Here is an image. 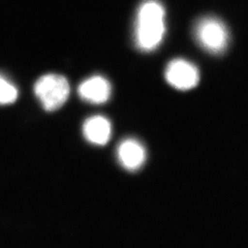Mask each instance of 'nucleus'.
Here are the masks:
<instances>
[{
    "mask_svg": "<svg viewBox=\"0 0 248 248\" xmlns=\"http://www.w3.org/2000/svg\"><path fill=\"white\" fill-rule=\"evenodd\" d=\"M166 32L165 9L156 0H147L139 8L135 24V45L142 52H152L162 43Z\"/></svg>",
    "mask_w": 248,
    "mask_h": 248,
    "instance_id": "obj_1",
    "label": "nucleus"
},
{
    "mask_svg": "<svg viewBox=\"0 0 248 248\" xmlns=\"http://www.w3.org/2000/svg\"><path fill=\"white\" fill-rule=\"evenodd\" d=\"M34 92L45 110L54 111L66 102L70 94V86L61 75L47 74L37 80Z\"/></svg>",
    "mask_w": 248,
    "mask_h": 248,
    "instance_id": "obj_2",
    "label": "nucleus"
},
{
    "mask_svg": "<svg viewBox=\"0 0 248 248\" xmlns=\"http://www.w3.org/2000/svg\"><path fill=\"white\" fill-rule=\"evenodd\" d=\"M196 41L204 50L213 54L225 51L229 45V31L221 19L214 17L201 18L194 28Z\"/></svg>",
    "mask_w": 248,
    "mask_h": 248,
    "instance_id": "obj_3",
    "label": "nucleus"
},
{
    "mask_svg": "<svg viewBox=\"0 0 248 248\" xmlns=\"http://www.w3.org/2000/svg\"><path fill=\"white\" fill-rule=\"evenodd\" d=\"M165 78L173 88L189 90L198 85L200 72L192 62L184 59H175L167 65Z\"/></svg>",
    "mask_w": 248,
    "mask_h": 248,
    "instance_id": "obj_4",
    "label": "nucleus"
},
{
    "mask_svg": "<svg viewBox=\"0 0 248 248\" xmlns=\"http://www.w3.org/2000/svg\"><path fill=\"white\" fill-rule=\"evenodd\" d=\"M120 164L129 171H136L142 168L146 159V151L141 142L133 138L125 139L117 149Z\"/></svg>",
    "mask_w": 248,
    "mask_h": 248,
    "instance_id": "obj_5",
    "label": "nucleus"
},
{
    "mask_svg": "<svg viewBox=\"0 0 248 248\" xmlns=\"http://www.w3.org/2000/svg\"><path fill=\"white\" fill-rule=\"evenodd\" d=\"M78 94L80 98L89 103L103 104L110 98L111 86L105 78L94 76L80 84Z\"/></svg>",
    "mask_w": 248,
    "mask_h": 248,
    "instance_id": "obj_6",
    "label": "nucleus"
},
{
    "mask_svg": "<svg viewBox=\"0 0 248 248\" xmlns=\"http://www.w3.org/2000/svg\"><path fill=\"white\" fill-rule=\"evenodd\" d=\"M83 134L89 142L105 145L111 136V124L104 116H92L84 123Z\"/></svg>",
    "mask_w": 248,
    "mask_h": 248,
    "instance_id": "obj_7",
    "label": "nucleus"
},
{
    "mask_svg": "<svg viewBox=\"0 0 248 248\" xmlns=\"http://www.w3.org/2000/svg\"><path fill=\"white\" fill-rule=\"evenodd\" d=\"M18 98V89L0 76V104H10Z\"/></svg>",
    "mask_w": 248,
    "mask_h": 248,
    "instance_id": "obj_8",
    "label": "nucleus"
}]
</instances>
